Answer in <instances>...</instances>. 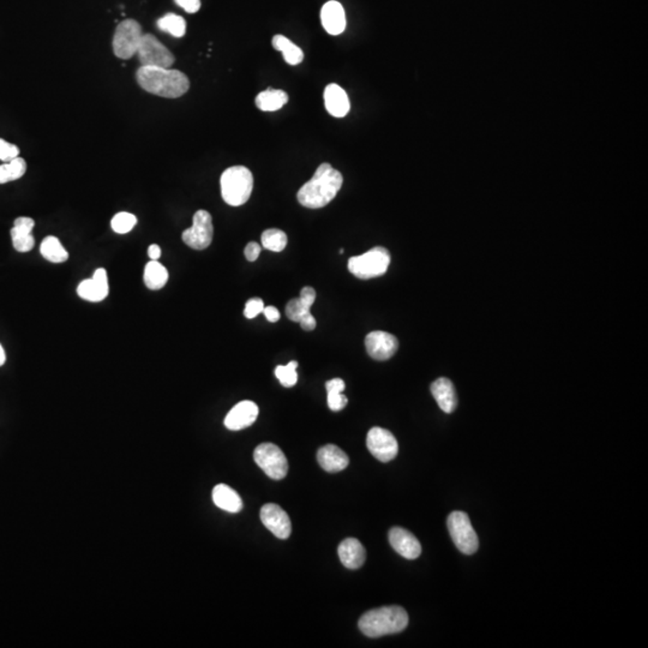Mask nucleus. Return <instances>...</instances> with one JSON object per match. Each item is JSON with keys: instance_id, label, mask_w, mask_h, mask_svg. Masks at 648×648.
I'll return each instance as SVG.
<instances>
[{"instance_id": "1", "label": "nucleus", "mask_w": 648, "mask_h": 648, "mask_svg": "<svg viewBox=\"0 0 648 648\" xmlns=\"http://www.w3.org/2000/svg\"><path fill=\"white\" fill-rule=\"evenodd\" d=\"M344 176L330 164H322L315 174L296 194L298 202L309 209H319L329 204L340 191Z\"/></svg>"}, {"instance_id": "2", "label": "nucleus", "mask_w": 648, "mask_h": 648, "mask_svg": "<svg viewBox=\"0 0 648 648\" xmlns=\"http://www.w3.org/2000/svg\"><path fill=\"white\" fill-rule=\"evenodd\" d=\"M136 79L142 89L161 98L178 99L190 89L188 76L173 69L141 66Z\"/></svg>"}, {"instance_id": "3", "label": "nucleus", "mask_w": 648, "mask_h": 648, "mask_svg": "<svg viewBox=\"0 0 648 648\" xmlns=\"http://www.w3.org/2000/svg\"><path fill=\"white\" fill-rule=\"evenodd\" d=\"M358 626L364 635L377 639L405 630L409 626V614L404 607L397 605L379 607L365 612Z\"/></svg>"}, {"instance_id": "4", "label": "nucleus", "mask_w": 648, "mask_h": 648, "mask_svg": "<svg viewBox=\"0 0 648 648\" xmlns=\"http://www.w3.org/2000/svg\"><path fill=\"white\" fill-rule=\"evenodd\" d=\"M220 185L222 199L229 206H243L251 196L254 176L245 166H233L222 173Z\"/></svg>"}, {"instance_id": "5", "label": "nucleus", "mask_w": 648, "mask_h": 648, "mask_svg": "<svg viewBox=\"0 0 648 648\" xmlns=\"http://www.w3.org/2000/svg\"><path fill=\"white\" fill-rule=\"evenodd\" d=\"M389 264V251L382 246H376L363 255L351 257L349 270L353 276L362 280H369L386 274Z\"/></svg>"}, {"instance_id": "6", "label": "nucleus", "mask_w": 648, "mask_h": 648, "mask_svg": "<svg viewBox=\"0 0 648 648\" xmlns=\"http://www.w3.org/2000/svg\"><path fill=\"white\" fill-rule=\"evenodd\" d=\"M448 531L455 547L465 554H476L479 540L472 527L469 515L464 512H453L448 517Z\"/></svg>"}, {"instance_id": "7", "label": "nucleus", "mask_w": 648, "mask_h": 648, "mask_svg": "<svg viewBox=\"0 0 648 648\" xmlns=\"http://www.w3.org/2000/svg\"><path fill=\"white\" fill-rule=\"evenodd\" d=\"M254 459L266 476L274 480H281L289 472V461L276 444L262 443L255 449Z\"/></svg>"}, {"instance_id": "8", "label": "nucleus", "mask_w": 648, "mask_h": 648, "mask_svg": "<svg viewBox=\"0 0 648 648\" xmlns=\"http://www.w3.org/2000/svg\"><path fill=\"white\" fill-rule=\"evenodd\" d=\"M142 26L135 19H125L116 26L113 36V52L120 59H130L137 54L142 39Z\"/></svg>"}, {"instance_id": "9", "label": "nucleus", "mask_w": 648, "mask_h": 648, "mask_svg": "<svg viewBox=\"0 0 648 648\" xmlns=\"http://www.w3.org/2000/svg\"><path fill=\"white\" fill-rule=\"evenodd\" d=\"M137 56L141 66L171 69L174 64V56L166 46L151 34H143L139 42Z\"/></svg>"}, {"instance_id": "10", "label": "nucleus", "mask_w": 648, "mask_h": 648, "mask_svg": "<svg viewBox=\"0 0 648 648\" xmlns=\"http://www.w3.org/2000/svg\"><path fill=\"white\" fill-rule=\"evenodd\" d=\"M213 219L209 211L199 210L194 215V222L190 229H185L181 238L189 248L194 250H204L209 248L213 241Z\"/></svg>"}, {"instance_id": "11", "label": "nucleus", "mask_w": 648, "mask_h": 648, "mask_svg": "<svg viewBox=\"0 0 648 648\" xmlns=\"http://www.w3.org/2000/svg\"><path fill=\"white\" fill-rule=\"evenodd\" d=\"M316 291L312 287H304L299 298L289 300L286 305V316L293 322L300 323L306 332H311L317 326L316 319L311 315V306L315 303Z\"/></svg>"}, {"instance_id": "12", "label": "nucleus", "mask_w": 648, "mask_h": 648, "mask_svg": "<svg viewBox=\"0 0 648 648\" xmlns=\"http://www.w3.org/2000/svg\"><path fill=\"white\" fill-rule=\"evenodd\" d=\"M367 447L369 452L382 462L394 460L399 452V444L395 436L382 427H372V430L369 431Z\"/></svg>"}, {"instance_id": "13", "label": "nucleus", "mask_w": 648, "mask_h": 648, "mask_svg": "<svg viewBox=\"0 0 648 648\" xmlns=\"http://www.w3.org/2000/svg\"><path fill=\"white\" fill-rule=\"evenodd\" d=\"M259 517L262 524L279 539H287L291 536L292 524L289 514L281 507L268 503L262 507Z\"/></svg>"}, {"instance_id": "14", "label": "nucleus", "mask_w": 648, "mask_h": 648, "mask_svg": "<svg viewBox=\"0 0 648 648\" xmlns=\"http://www.w3.org/2000/svg\"><path fill=\"white\" fill-rule=\"evenodd\" d=\"M365 347L372 359L384 362L392 358L399 349L397 337L386 332H372L365 337Z\"/></svg>"}, {"instance_id": "15", "label": "nucleus", "mask_w": 648, "mask_h": 648, "mask_svg": "<svg viewBox=\"0 0 648 648\" xmlns=\"http://www.w3.org/2000/svg\"><path fill=\"white\" fill-rule=\"evenodd\" d=\"M109 277L107 271L104 268L95 270L91 279L83 280L77 287V294L82 299L91 303H99L106 299L109 296Z\"/></svg>"}, {"instance_id": "16", "label": "nucleus", "mask_w": 648, "mask_h": 648, "mask_svg": "<svg viewBox=\"0 0 648 648\" xmlns=\"http://www.w3.org/2000/svg\"><path fill=\"white\" fill-rule=\"evenodd\" d=\"M259 413V406L254 401H240L226 416L225 427L232 431L246 429L255 423Z\"/></svg>"}, {"instance_id": "17", "label": "nucleus", "mask_w": 648, "mask_h": 648, "mask_svg": "<svg viewBox=\"0 0 648 648\" xmlns=\"http://www.w3.org/2000/svg\"><path fill=\"white\" fill-rule=\"evenodd\" d=\"M389 543L397 554L406 559H416L422 554L419 540L402 527H393L389 531Z\"/></svg>"}, {"instance_id": "18", "label": "nucleus", "mask_w": 648, "mask_h": 648, "mask_svg": "<svg viewBox=\"0 0 648 648\" xmlns=\"http://www.w3.org/2000/svg\"><path fill=\"white\" fill-rule=\"evenodd\" d=\"M321 21L328 34L334 36L342 34L346 29L345 9L337 0H330L323 5Z\"/></svg>"}, {"instance_id": "19", "label": "nucleus", "mask_w": 648, "mask_h": 648, "mask_svg": "<svg viewBox=\"0 0 648 648\" xmlns=\"http://www.w3.org/2000/svg\"><path fill=\"white\" fill-rule=\"evenodd\" d=\"M324 106L330 116L335 118H344L347 116L351 109L349 95L342 86L335 83L328 84L324 89Z\"/></svg>"}, {"instance_id": "20", "label": "nucleus", "mask_w": 648, "mask_h": 648, "mask_svg": "<svg viewBox=\"0 0 648 648\" xmlns=\"http://www.w3.org/2000/svg\"><path fill=\"white\" fill-rule=\"evenodd\" d=\"M337 554L342 564L349 569H359L367 559V551L363 544L356 538H347L337 547Z\"/></svg>"}, {"instance_id": "21", "label": "nucleus", "mask_w": 648, "mask_h": 648, "mask_svg": "<svg viewBox=\"0 0 648 648\" xmlns=\"http://www.w3.org/2000/svg\"><path fill=\"white\" fill-rule=\"evenodd\" d=\"M317 461H319V466L329 473L344 471L349 464L347 454L334 444L321 447L317 452Z\"/></svg>"}, {"instance_id": "22", "label": "nucleus", "mask_w": 648, "mask_h": 648, "mask_svg": "<svg viewBox=\"0 0 648 648\" xmlns=\"http://www.w3.org/2000/svg\"><path fill=\"white\" fill-rule=\"evenodd\" d=\"M34 226L35 221L31 218L21 216L16 219L11 229V239L17 251L28 252L34 248L35 239L31 234Z\"/></svg>"}, {"instance_id": "23", "label": "nucleus", "mask_w": 648, "mask_h": 648, "mask_svg": "<svg viewBox=\"0 0 648 648\" xmlns=\"http://www.w3.org/2000/svg\"><path fill=\"white\" fill-rule=\"evenodd\" d=\"M431 393H432V397H435L437 405L443 412L453 413L457 409V392L450 379H444V377L436 379L435 382L431 384Z\"/></svg>"}, {"instance_id": "24", "label": "nucleus", "mask_w": 648, "mask_h": 648, "mask_svg": "<svg viewBox=\"0 0 648 648\" xmlns=\"http://www.w3.org/2000/svg\"><path fill=\"white\" fill-rule=\"evenodd\" d=\"M211 496L214 504L220 509L233 514L239 513L240 510L243 509V501L238 495V492L226 484H219L214 487Z\"/></svg>"}, {"instance_id": "25", "label": "nucleus", "mask_w": 648, "mask_h": 648, "mask_svg": "<svg viewBox=\"0 0 648 648\" xmlns=\"http://www.w3.org/2000/svg\"><path fill=\"white\" fill-rule=\"evenodd\" d=\"M289 102V95L281 89L268 88L256 96L255 104L263 112H275Z\"/></svg>"}, {"instance_id": "26", "label": "nucleus", "mask_w": 648, "mask_h": 648, "mask_svg": "<svg viewBox=\"0 0 648 648\" xmlns=\"http://www.w3.org/2000/svg\"><path fill=\"white\" fill-rule=\"evenodd\" d=\"M143 279L148 289L158 291L169 281V271L159 261H150L144 268Z\"/></svg>"}, {"instance_id": "27", "label": "nucleus", "mask_w": 648, "mask_h": 648, "mask_svg": "<svg viewBox=\"0 0 648 648\" xmlns=\"http://www.w3.org/2000/svg\"><path fill=\"white\" fill-rule=\"evenodd\" d=\"M271 44H273L274 49L282 53V56L287 64L298 65L303 61V49L294 45L289 38H286L284 35H275Z\"/></svg>"}, {"instance_id": "28", "label": "nucleus", "mask_w": 648, "mask_h": 648, "mask_svg": "<svg viewBox=\"0 0 648 648\" xmlns=\"http://www.w3.org/2000/svg\"><path fill=\"white\" fill-rule=\"evenodd\" d=\"M327 392H328V407L334 412H339L345 409L349 402V399L342 394L345 390L346 384L344 379H333L326 383Z\"/></svg>"}, {"instance_id": "29", "label": "nucleus", "mask_w": 648, "mask_h": 648, "mask_svg": "<svg viewBox=\"0 0 648 648\" xmlns=\"http://www.w3.org/2000/svg\"><path fill=\"white\" fill-rule=\"evenodd\" d=\"M40 252L47 261L52 263H64L69 259V252L56 236H46L40 246Z\"/></svg>"}, {"instance_id": "30", "label": "nucleus", "mask_w": 648, "mask_h": 648, "mask_svg": "<svg viewBox=\"0 0 648 648\" xmlns=\"http://www.w3.org/2000/svg\"><path fill=\"white\" fill-rule=\"evenodd\" d=\"M26 172V162L24 159H14L11 161L4 162L0 165V184H6L9 181L19 180Z\"/></svg>"}, {"instance_id": "31", "label": "nucleus", "mask_w": 648, "mask_h": 648, "mask_svg": "<svg viewBox=\"0 0 648 648\" xmlns=\"http://www.w3.org/2000/svg\"><path fill=\"white\" fill-rule=\"evenodd\" d=\"M158 28L174 38H183L186 33V22L181 16L167 14L158 21Z\"/></svg>"}, {"instance_id": "32", "label": "nucleus", "mask_w": 648, "mask_h": 648, "mask_svg": "<svg viewBox=\"0 0 648 648\" xmlns=\"http://www.w3.org/2000/svg\"><path fill=\"white\" fill-rule=\"evenodd\" d=\"M262 246L273 252H281L287 245V234L281 229H270L262 233Z\"/></svg>"}, {"instance_id": "33", "label": "nucleus", "mask_w": 648, "mask_h": 648, "mask_svg": "<svg viewBox=\"0 0 648 648\" xmlns=\"http://www.w3.org/2000/svg\"><path fill=\"white\" fill-rule=\"evenodd\" d=\"M136 224H137V218L134 214L128 213V211L116 214L111 221L113 231L118 234H126V233L131 232Z\"/></svg>"}, {"instance_id": "34", "label": "nucleus", "mask_w": 648, "mask_h": 648, "mask_svg": "<svg viewBox=\"0 0 648 648\" xmlns=\"http://www.w3.org/2000/svg\"><path fill=\"white\" fill-rule=\"evenodd\" d=\"M296 367H298V363L293 360L287 365H279L275 369V376L282 386L286 388H292L293 386H296V381H298Z\"/></svg>"}, {"instance_id": "35", "label": "nucleus", "mask_w": 648, "mask_h": 648, "mask_svg": "<svg viewBox=\"0 0 648 648\" xmlns=\"http://www.w3.org/2000/svg\"><path fill=\"white\" fill-rule=\"evenodd\" d=\"M19 155V146L11 143L6 142L5 139H0V160L1 161H11Z\"/></svg>"}, {"instance_id": "36", "label": "nucleus", "mask_w": 648, "mask_h": 648, "mask_svg": "<svg viewBox=\"0 0 648 648\" xmlns=\"http://www.w3.org/2000/svg\"><path fill=\"white\" fill-rule=\"evenodd\" d=\"M263 309H264V303H263L262 299H259V298H251V299L248 300L246 304H245L244 316L249 319H255L256 316L262 314Z\"/></svg>"}, {"instance_id": "37", "label": "nucleus", "mask_w": 648, "mask_h": 648, "mask_svg": "<svg viewBox=\"0 0 648 648\" xmlns=\"http://www.w3.org/2000/svg\"><path fill=\"white\" fill-rule=\"evenodd\" d=\"M261 251H262L261 245L259 243H256V241H251V243H249L245 246L244 254H245V257H246L248 261L255 262L256 259H259V255H261Z\"/></svg>"}, {"instance_id": "38", "label": "nucleus", "mask_w": 648, "mask_h": 648, "mask_svg": "<svg viewBox=\"0 0 648 648\" xmlns=\"http://www.w3.org/2000/svg\"><path fill=\"white\" fill-rule=\"evenodd\" d=\"M174 1L188 14H196L201 9V0H174Z\"/></svg>"}, {"instance_id": "39", "label": "nucleus", "mask_w": 648, "mask_h": 648, "mask_svg": "<svg viewBox=\"0 0 648 648\" xmlns=\"http://www.w3.org/2000/svg\"><path fill=\"white\" fill-rule=\"evenodd\" d=\"M263 314L266 316V319L269 321V322L275 323L280 319V312L277 310L275 306H264L263 309Z\"/></svg>"}, {"instance_id": "40", "label": "nucleus", "mask_w": 648, "mask_h": 648, "mask_svg": "<svg viewBox=\"0 0 648 648\" xmlns=\"http://www.w3.org/2000/svg\"><path fill=\"white\" fill-rule=\"evenodd\" d=\"M148 255H149L151 261H159V259L161 257V248L156 244L150 245L149 249H148Z\"/></svg>"}, {"instance_id": "41", "label": "nucleus", "mask_w": 648, "mask_h": 648, "mask_svg": "<svg viewBox=\"0 0 648 648\" xmlns=\"http://www.w3.org/2000/svg\"><path fill=\"white\" fill-rule=\"evenodd\" d=\"M5 362H6V354H5L4 349L3 346L0 345V367L4 365Z\"/></svg>"}]
</instances>
